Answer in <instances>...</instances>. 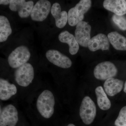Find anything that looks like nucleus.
<instances>
[{
	"mask_svg": "<svg viewBox=\"0 0 126 126\" xmlns=\"http://www.w3.org/2000/svg\"><path fill=\"white\" fill-rule=\"evenodd\" d=\"M115 124L116 126H126V106L120 110Z\"/></svg>",
	"mask_w": 126,
	"mask_h": 126,
	"instance_id": "nucleus-22",
	"label": "nucleus"
},
{
	"mask_svg": "<svg viewBox=\"0 0 126 126\" xmlns=\"http://www.w3.org/2000/svg\"><path fill=\"white\" fill-rule=\"evenodd\" d=\"M117 69L114 64L109 61H104L97 64L94 68V74L99 80H107L115 77L117 73Z\"/></svg>",
	"mask_w": 126,
	"mask_h": 126,
	"instance_id": "nucleus-6",
	"label": "nucleus"
},
{
	"mask_svg": "<svg viewBox=\"0 0 126 126\" xmlns=\"http://www.w3.org/2000/svg\"><path fill=\"white\" fill-rule=\"evenodd\" d=\"M51 14L55 20L56 27L62 29L65 26L68 21V13L67 12L61 11L60 5L58 2L53 4L50 10Z\"/></svg>",
	"mask_w": 126,
	"mask_h": 126,
	"instance_id": "nucleus-14",
	"label": "nucleus"
},
{
	"mask_svg": "<svg viewBox=\"0 0 126 126\" xmlns=\"http://www.w3.org/2000/svg\"><path fill=\"white\" fill-rule=\"evenodd\" d=\"M55 100L51 91L44 90L39 96L36 101V107L42 117L46 119L50 118L53 115Z\"/></svg>",
	"mask_w": 126,
	"mask_h": 126,
	"instance_id": "nucleus-1",
	"label": "nucleus"
},
{
	"mask_svg": "<svg viewBox=\"0 0 126 126\" xmlns=\"http://www.w3.org/2000/svg\"><path fill=\"white\" fill-rule=\"evenodd\" d=\"M34 76L33 66L27 63L19 67L15 72V80L20 86L27 87L32 82Z\"/></svg>",
	"mask_w": 126,
	"mask_h": 126,
	"instance_id": "nucleus-4",
	"label": "nucleus"
},
{
	"mask_svg": "<svg viewBox=\"0 0 126 126\" xmlns=\"http://www.w3.org/2000/svg\"><path fill=\"white\" fill-rule=\"evenodd\" d=\"M109 42L115 49L126 50V38L116 32H110L108 35Z\"/></svg>",
	"mask_w": 126,
	"mask_h": 126,
	"instance_id": "nucleus-18",
	"label": "nucleus"
},
{
	"mask_svg": "<svg viewBox=\"0 0 126 126\" xmlns=\"http://www.w3.org/2000/svg\"><path fill=\"white\" fill-rule=\"evenodd\" d=\"M12 33L10 24L4 16H0V42L6 41Z\"/></svg>",
	"mask_w": 126,
	"mask_h": 126,
	"instance_id": "nucleus-20",
	"label": "nucleus"
},
{
	"mask_svg": "<svg viewBox=\"0 0 126 126\" xmlns=\"http://www.w3.org/2000/svg\"><path fill=\"white\" fill-rule=\"evenodd\" d=\"M34 7L33 1L27 2L25 0H11L9 8L12 11L18 12V15L21 18H26L31 15Z\"/></svg>",
	"mask_w": 126,
	"mask_h": 126,
	"instance_id": "nucleus-10",
	"label": "nucleus"
},
{
	"mask_svg": "<svg viewBox=\"0 0 126 126\" xmlns=\"http://www.w3.org/2000/svg\"><path fill=\"white\" fill-rule=\"evenodd\" d=\"M97 97V103L102 110H108L111 107V103L102 86H98L95 90Z\"/></svg>",
	"mask_w": 126,
	"mask_h": 126,
	"instance_id": "nucleus-19",
	"label": "nucleus"
},
{
	"mask_svg": "<svg viewBox=\"0 0 126 126\" xmlns=\"http://www.w3.org/2000/svg\"><path fill=\"white\" fill-rule=\"evenodd\" d=\"M123 86V81L113 78L107 79L104 84L105 92L110 96H113L120 93Z\"/></svg>",
	"mask_w": 126,
	"mask_h": 126,
	"instance_id": "nucleus-15",
	"label": "nucleus"
},
{
	"mask_svg": "<svg viewBox=\"0 0 126 126\" xmlns=\"http://www.w3.org/2000/svg\"><path fill=\"white\" fill-rule=\"evenodd\" d=\"M30 57V52L28 47L25 46H20L16 48L9 55L8 63L11 67L17 68L27 63Z\"/></svg>",
	"mask_w": 126,
	"mask_h": 126,
	"instance_id": "nucleus-3",
	"label": "nucleus"
},
{
	"mask_svg": "<svg viewBox=\"0 0 126 126\" xmlns=\"http://www.w3.org/2000/svg\"><path fill=\"white\" fill-rule=\"evenodd\" d=\"M17 90L15 84L9 83L7 80L0 79V99L7 101L16 94Z\"/></svg>",
	"mask_w": 126,
	"mask_h": 126,
	"instance_id": "nucleus-17",
	"label": "nucleus"
},
{
	"mask_svg": "<svg viewBox=\"0 0 126 126\" xmlns=\"http://www.w3.org/2000/svg\"><path fill=\"white\" fill-rule=\"evenodd\" d=\"M91 26L87 22L82 21L77 25L75 32V37L79 44L82 47H88L91 39Z\"/></svg>",
	"mask_w": 126,
	"mask_h": 126,
	"instance_id": "nucleus-9",
	"label": "nucleus"
},
{
	"mask_svg": "<svg viewBox=\"0 0 126 126\" xmlns=\"http://www.w3.org/2000/svg\"><path fill=\"white\" fill-rule=\"evenodd\" d=\"M11 0H0V4L7 5L10 4L11 2Z\"/></svg>",
	"mask_w": 126,
	"mask_h": 126,
	"instance_id": "nucleus-23",
	"label": "nucleus"
},
{
	"mask_svg": "<svg viewBox=\"0 0 126 126\" xmlns=\"http://www.w3.org/2000/svg\"><path fill=\"white\" fill-rule=\"evenodd\" d=\"M50 2L47 0H40L36 2L32 9L31 16L32 20L43 21L47 18L51 9Z\"/></svg>",
	"mask_w": 126,
	"mask_h": 126,
	"instance_id": "nucleus-8",
	"label": "nucleus"
},
{
	"mask_svg": "<svg viewBox=\"0 0 126 126\" xmlns=\"http://www.w3.org/2000/svg\"><path fill=\"white\" fill-rule=\"evenodd\" d=\"M103 7L106 10L119 16L126 14V0H106L104 1Z\"/></svg>",
	"mask_w": 126,
	"mask_h": 126,
	"instance_id": "nucleus-13",
	"label": "nucleus"
},
{
	"mask_svg": "<svg viewBox=\"0 0 126 126\" xmlns=\"http://www.w3.org/2000/svg\"><path fill=\"white\" fill-rule=\"evenodd\" d=\"M91 5L90 0H81L75 7L70 9L68 13L69 24L74 26L82 21L84 14L89 10Z\"/></svg>",
	"mask_w": 126,
	"mask_h": 126,
	"instance_id": "nucleus-2",
	"label": "nucleus"
},
{
	"mask_svg": "<svg viewBox=\"0 0 126 126\" xmlns=\"http://www.w3.org/2000/svg\"><path fill=\"white\" fill-rule=\"evenodd\" d=\"M59 40L61 43H66L69 46V52L72 55L76 54L78 52L79 44L75 36L67 31L61 32L59 35Z\"/></svg>",
	"mask_w": 126,
	"mask_h": 126,
	"instance_id": "nucleus-16",
	"label": "nucleus"
},
{
	"mask_svg": "<svg viewBox=\"0 0 126 126\" xmlns=\"http://www.w3.org/2000/svg\"><path fill=\"white\" fill-rule=\"evenodd\" d=\"M79 116L83 122L89 125L93 122L96 114V108L94 102L90 97H84L79 108Z\"/></svg>",
	"mask_w": 126,
	"mask_h": 126,
	"instance_id": "nucleus-5",
	"label": "nucleus"
},
{
	"mask_svg": "<svg viewBox=\"0 0 126 126\" xmlns=\"http://www.w3.org/2000/svg\"><path fill=\"white\" fill-rule=\"evenodd\" d=\"M113 23L120 29L126 30V17L124 16H119L114 15L112 17Z\"/></svg>",
	"mask_w": 126,
	"mask_h": 126,
	"instance_id": "nucleus-21",
	"label": "nucleus"
},
{
	"mask_svg": "<svg viewBox=\"0 0 126 126\" xmlns=\"http://www.w3.org/2000/svg\"><path fill=\"white\" fill-rule=\"evenodd\" d=\"M18 121V113L16 107L9 104L1 109L0 126H16Z\"/></svg>",
	"mask_w": 126,
	"mask_h": 126,
	"instance_id": "nucleus-7",
	"label": "nucleus"
},
{
	"mask_svg": "<svg viewBox=\"0 0 126 126\" xmlns=\"http://www.w3.org/2000/svg\"><path fill=\"white\" fill-rule=\"evenodd\" d=\"M67 126H75V125H74V124H68Z\"/></svg>",
	"mask_w": 126,
	"mask_h": 126,
	"instance_id": "nucleus-25",
	"label": "nucleus"
},
{
	"mask_svg": "<svg viewBox=\"0 0 126 126\" xmlns=\"http://www.w3.org/2000/svg\"><path fill=\"white\" fill-rule=\"evenodd\" d=\"M124 92L126 93V81L124 84Z\"/></svg>",
	"mask_w": 126,
	"mask_h": 126,
	"instance_id": "nucleus-24",
	"label": "nucleus"
},
{
	"mask_svg": "<svg viewBox=\"0 0 126 126\" xmlns=\"http://www.w3.org/2000/svg\"><path fill=\"white\" fill-rule=\"evenodd\" d=\"M46 56L50 63L59 67L68 68L72 66V62L70 58L56 50H49L46 52Z\"/></svg>",
	"mask_w": 126,
	"mask_h": 126,
	"instance_id": "nucleus-11",
	"label": "nucleus"
},
{
	"mask_svg": "<svg viewBox=\"0 0 126 126\" xmlns=\"http://www.w3.org/2000/svg\"><path fill=\"white\" fill-rule=\"evenodd\" d=\"M88 47L92 52H95L99 49L108 50L110 47V42L106 35L99 33L90 39Z\"/></svg>",
	"mask_w": 126,
	"mask_h": 126,
	"instance_id": "nucleus-12",
	"label": "nucleus"
}]
</instances>
